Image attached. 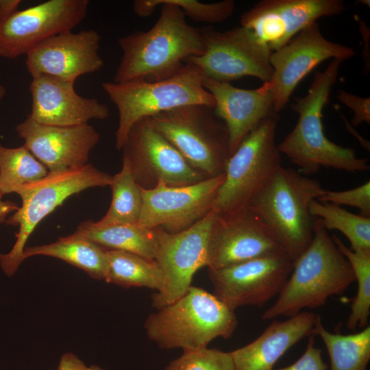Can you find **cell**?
<instances>
[{
    "instance_id": "obj_3",
    "label": "cell",
    "mask_w": 370,
    "mask_h": 370,
    "mask_svg": "<svg viewBox=\"0 0 370 370\" xmlns=\"http://www.w3.org/2000/svg\"><path fill=\"white\" fill-rule=\"evenodd\" d=\"M354 281L349 262L319 219L314 218L310 243L294 260L278 298L261 318L266 321L291 317L304 308L321 307L330 297L343 294Z\"/></svg>"
},
{
    "instance_id": "obj_15",
    "label": "cell",
    "mask_w": 370,
    "mask_h": 370,
    "mask_svg": "<svg viewBox=\"0 0 370 370\" xmlns=\"http://www.w3.org/2000/svg\"><path fill=\"white\" fill-rule=\"evenodd\" d=\"M354 55L353 48L327 40L317 22L303 29L286 45L271 52L273 74L268 82L275 112L278 114L286 106L299 83L320 63L330 58L344 61Z\"/></svg>"
},
{
    "instance_id": "obj_1",
    "label": "cell",
    "mask_w": 370,
    "mask_h": 370,
    "mask_svg": "<svg viewBox=\"0 0 370 370\" xmlns=\"http://www.w3.org/2000/svg\"><path fill=\"white\" fill-rule=\"evenodd\" d=\"M160 16L147 31L136 30L118 39L122 56L113 82L132 79L158 81L180 72L186 59L201 55L205 45L201 29L190 25L182 11L166 0H136L134 12Z\"/></svg>"
},
{
    "instance_id": "obj_9",
    "label": "cell",
    "mask_w": 370,
    "mask_h": 370,
    "mask_svg": "<svg viewBox=\"0 0 370 370\" xmlns=\"http://www.w3.org/2000/svg\"><path fill=\"white\" fill-rule=\"evenodd\" d=\"M277 117L263 121L229 157L212 209L225 214L248 207L282 166Z\"/></svg>"
},
{
    "instance_id": "obj_8",
    "label": "cell",
    "mask_w": 370,
    "mask_h": 370,
    "mask_svg": "<svg viewBox=\"0 0 370 370\" xmlns=\"http://www.w3.org/2000/svg\"><path fill=\"white\" fill-rule=\"evenodd\" d=\"M149 119L195 169L208 178L224 173L230 156L229 135L213 107L184 106Z\"/></svg>"
},
{
    "instance_id": "obj_12",
    "label": "cell",
    "mask_w": 370,
    "mask_h": 370,
    "mask_svg": "<svg viewBox=\"0 0 370 370\" xmlns=\"http://www.w3.org/2000/svg\"><path fill=\"white\" fill-rule=\"evenodd\" d=\"M215 217L211 210L190 227L177 233L156 228L158 250L154 261L164 280L161 291L152 296L159 309L182 297L191 286L194 274L207 267L210 232Z\"/></svg>"
},
{
    "instance_id": "obj_27",
    "label": "cell",
    "mask_w": 370,
    "mask_h": 370,
    "mask_svg": "<svg viewBox=\"0 0 370 370\" xmlns=\"http://www.w3.org/2000/svg\"><path fill=\"white\" fill-rule=\"evenodd\" d=\"M108 264L104 280L124 287H147L162 290V273L154 260L130 252L107 249Z\"/></svg>"
},
{
    "instance_id": "obj_22",
    "label": "cell",
    "mask_w": 370,
    "mask_h": 370,
    "mask_svg": "<svg viewBox=\"0 0 370 370\" xmlns=\"http://www.w3.org/2000/svg\"><path fill=\"white\" fill-rule=\"evenodd\" d=\"M203 86L212 95L214 112L227 127L230 156L263 121L278 116L269 82L256 89H243L203 76Z\"/></svg>"
},
{
    "instance_id": "obj_4",
    "label": "cell",
    "mask_w": 370,
    "mask_h": 370,
    "mask_svg": "<svg viewBox=\"0 0 370 370\" xmlns=\"http://www.w3.org/2000/svg\"><path fill=\"white\" fill-rule=\"evenodd\" d=\"M237 323L234 310L214 294L191 286L179 299L151 313L144 328L160 348L184 352L206 348L219 337H230Z\"/></svg>"
},
{
    "instance_id": "obj_24",
    "label": "cell",
    "mask_w": 370,
    "mask_h": 370,
    "mask_svg": "<svg viewBox=\"0 0 370 370\" xmlns=\"http://www.w3.org/2000/svg\"><path fill=\"white\" fill-rule=\"evenodd\" d=\"M74 233L107 249L125 251L151 260L156 256V228L138 223L99 225L89 220L79 223Z\"/></svg>"
},
{
    "instance_id": "obj_21",
    "label": "cell",
    "mask_w": 370,
    "mask_h": 370,
    "mask_svg": "<svg viewBox=\"0 0 370 370\" xmlns=\"http://www.w3.org/2000/svg\"><path fill=\"white\" fill-rule=\"evenodd\" d=\"M74 84L48 75L32 77V110L28 116L39 123L55 126L79 125L92 119H107L108 107L95 98L80 96Z\"/></svg>"
},
{
    "instance_id": "obj_7",
    "label": "cell",
    "mask_w": 370,
    "mask_h": 370,
    "mask_svg": "<svg viewBox=\"0 0 370 370\" xmlns=\"http://www.w3.org/2000/svg\"><path fill=\"white\" fill-rule=\"evenodd\" d=\"M112 177L88 163L79 168L49 172L42 179L20 187L15 193L21 199V206L5 222L18 227L16 239L8 253H0V266L5 275L12 276L16 272L24 260L29 237L44 218L75 194L89 188L110 186Z\"/></svg>"
},
{
    "instance_id": "obj_32",
    "label": "cell",
    "mask_w": 370,
    "mask_h": 370,
    "mask_svg": "<svg viewBox=\"0 0 370 370\" xmlns=\"http://www.w3.org/2000/svg\"><path fill=\"white\" fill-rule=\"evenodd\" d=\"M165 370H234L230 352L208 347L184 351Z\"/></svg>"
},
{
    "instance_id": "obj_17",
    "label": "cell",
    "mask_w": 370,
    "mask_h": 370,
    "mask_svg": "<svg viewBox=\"0 0 370 370\" xmlns=\"http://www.w3.org/2000/svg\"><path fill=\"white\" fill-rule=\"evenodd\" d=\"M223 180L224 173L186 186H169L160 182L152 188L140 187L143 204L137 223L169 233L190 227L212 210Z\"/></svg>"
},
{
    "instance_id": "obj_25",
    "label": "cell",
    "mask_w": 370,
    "mask_h": 370,
    "mask_svg": "<svg viewBox=\"0 0 370 370\" xmlns=\"http://www.w3.org/2000/svg\"><path fill=\"white\" fill-rule=\"evenodd\" d=\"M40 255L60 259L84 271L93 279H105L107 249L74 232L49 244L27 247L23 257L25 260Z\"/></svg>"
},
{
    "instance_id": "obj_23",
    "label": "cell",
    "mask_w": 370,
    "mask_h": 370,
    "mask_svg": "<svg viewBox=\"0 0 370 370\" xmlns=\"http://www.w3.org/2000/svg\"><path fill=\"white\" fill-rule=\"evenodd\" d=\"M317 315L300 312L273 321L251 343L230 352L234 370H273L277 361L304 338L312 335Z\"/></svg>"
},
{
    "instance_id": "obj_11",
    "label": "cell",
    "mask_w": 370,
    "mask_h": 370,
    "mask_svg": "<svg viewBox=\"0 0 370 370\" xmlns=\"http://www.w3.org/2000/svg\"><path fill=\"white\" fill-rule=\"evenodd\" d=\"M121 150L136 183L144 189L154 188L160 182L182 186L208 178L187 162L149 118L132 125Z\"/></svg>"
},
{
    "instance_id": "obj_31",
    "label": "cell",
    "mask_w": 370,
    "mask_h": 370,
    "mask_svg": "<svg viewBox=\"0 0 370 370\" xmlns=\"http://www.w3.org/2000/svg\"><path fill=\"white\" fill-rule=\"evenodd\" d=\"M340 251L353 270L357 282V292L352 299L347 328L354 331L369 325L370 314V251H355L346 246L336 236H332Z\"/></svg>"
},
{
    "instance_id": "obj_26",
    "label": "cell",
    "mask_w": 370,
    "mask_h": 370,
    "mask_svg": "<svg viewBox=\"0 0 370 370\" xmlns=\"http://www.w3.org/2000/svg\"><path fill=\"white\" fill-rule=\"evenodd\" d=\"M320 336L327 349L331 370H367L370 360V327L344 335L330 332L317 315L312 335Z\"/></svg>"
},
{
    "instance_id": "obj_6",
    "label": "cell",
    "mask_w": 370,
    "mask_h": 370,
    "mask_svg": "<svg viewBox=\"0 0 370 370\" xmlns=\"http://www.w3.org/2000/svg\"><path fill=\"white\" fill-rule=\"evenodd\" d=\"M325 189L319 181L281 166L250 203L295 260L309 245L313 221L309 206Z\"/></svg>"
},
{
    "instance_id": "obj_10",
    "label": "cell",
    "mask_w": 370,
    "mask_h": 370,
    "mask_svg": "<svg viewBox=\"0 0 370 370\" xmlns=\"http://www.w3.org/2000/svg\"><path fill=\"white\" fill-rule=\"evenodd\" d=\"M204 52L186 60L201 71L205 77L230 83L245 76L263 82L271 79L273 69L271 51L249 29L236 27L226 31L212 27L201 29Z\"/></svg>"
},
{
    "instance_id": "obj_2",
    "label": "cell",
    "mask_w": 370,
    "mask_h": 370,
    "mask_svg": "<svg viewBox=\"0 0 370 370\" xmlns=\"http://www.w3.org/2000/svg\"><path fill=\"white\" fill-rule=\"evenodd\" d=\"M333 59L323 71H317L307 93L294 98L291 110L298 114L293 129L280 144L278 149L304 175L314 174L321 168L349 173L369 170L368 160L358 158L354 149L338 145L323 132V110L336 82L341 63Z\"/></svg>"
},
{
    "instance_id": "obj_28",
    "label": "cell",
    "mask_w": 370,
    "mask_h": 370,
    "mask_svg": "<svg viewBox=\"0 0 370 370\" xmlns=\"http://www.w3.org/2000/svg\"><path fill=\"white\" fill-rule=\"evenodd\" d=\"M110 186L112 190L110 208L95 223L99 225L137 223L143 204L141 188L125 160L121 171L112 177Z\"/></svg>"
},
{
    "instance_id": "obj_13",
    "label": "cell",
    "mask_w": 370,
    "mask_h": 370,
    "mask_svg": "<svg viewBox=\"0 0 370 370\" xmlns=\"http://www.w3.org/2000/svg\"><path fill=\"white\" fill-rule=\"evenodd\" d=\"M284 254L288 255L278 238L249 207L225 214L215 212L208 241V269Z\"/></svg>"
},
{
    "instance_id": "obj_40",
    "label": "cell",
    "mask_w": 370,
    "mask_h": 370,
    "mask_svg": "<svg viewBox=\"0 0 370 370\" xmlns=\"http://www.w3.org/2000/svg\"><path fill=\"white\" fill-rule=\"evenodd\" d=\"M360 2H361L362 4H365L366 5H368V7H369V0H360L359 1Z\"/></svg>"
},
{
    "instance_id": "obj_36",
    "label": "cell",
    "mask_w": 370,
    "mask_h": 370,
    "mask_svg": "<svg viewBox=\"0 0 370 370\" xmlns=\"http://www.w3.org/2000/svg\"><path fill=\"white\" fill-rule=\"evenodd\" d=\"M273 370H328V365L322 358L320 348L314 346L313 335L308 336L304 353L292 365Z\"/></svg>"
},
{
    "instance_id": "obj_20",
    "label": "cell",
    "mask_w": 370,
    "mask_h": 370,
    "mask_svg": "<svg viewBox=\"0 0 370 370\" xmlns=\"http://www.w3.org/2000/svg\"><path fill=\"white\" fill-rule=\"evenodd\" d=\"M15 130L24 146L49 172L76 169L88 164L90 151L100 140L88 123L55 126L39 123L27 116Z\"/></svg>"
},
{
    "instance_id": "obj_39",
    "label": "cell",
    "mask_w": 370,
    "mask_h": 370,
    "mask_svg": "<svg viewBox=\"0 0 370 370\" xmlns=\"http://www.w3.org/2000/svg\"><path fill=\"white\" fill-rule=\"evenodd\" d=\"M5 92L6 90H5V87L3 85L0 84V106L5 95Z\"/></svg>"
},
{
    "instance_id": "obj_5",
    "label": "cell",
    "mask_w": 370,
    "mask_h": 370,
    "mask_svg": "<svg viewBox=\"0 0 370 370\" xmlns=\"http://www.w3.org/2000/svg\"><path fill=\"white\" fill-rule=\"evenodd\" d=\"M119 114L116 147L121 150L137 121L188 105L214 107L212 95L203 86V75L195 66L185 64L173 76L158 81L132 79L106 82L101 85Z\"/></svg>"
},
{
    "instance_id": "obj_37",
    "label": "cell",
    "mask_w": 370,
    "mask_h": 370,
    "mask_svg": "<svg viewBox=\"0 0 370 370\" xmlns=\"http://www.w3.org/2000/svg\"><path fill=\"white\" fill-rule=\"evenodd\" d=\"M58 370H106L97 365L86 366L75 355L68 352L63 354L60 360Z\"/></svg>"
},
{
    "instance_id": "obj_19",
    "label": "cell",
    "mask_w": 370,
    "mask_h": 370,
    "mask_svg": "<svg viewBox=\"0 0 370 370\" xmlns=\"http://www.w3.org/2000/svg\"><path fill=\"white\" fill-rule=\"evenodd\" d=\"M101 36L95 29L64 32L40 43L26 54L32 77L48 75L75 83L83 75L103 66L99 53Z\"/></svg>"
},
{
    "instance_id": "obj_38",
    "label": "cell",
    "mask_w": 370,
    "mask_h": 370,
    "mask_svg": "<svg viewBox=\"0 0 370 370\" xmlns=\"http://www.w3.org/2000/svg\"><path fill=\"white\" fill-rule=\"evenodd\" d=\"M1 197L2 195L0 193V224L5 223L8 216L19 208L16 203L10 200L3 201Z\"/></svg>"
},
{
    "instance_id": "obj_30",
    "label": "cell",
    "mask_w": 370,
    "mask_h": 370,
    "mask_svg": "<svg viewBox=\"0 0 370 370\" xmlns=\"http://www.w3.org/2000/svg\"><path fill=\"white\" fill-rule=\"evenodd\" d=\"M48 169L24 146L8 148L0 143V193H16L22 186L42 179Z\"/></svg>"
},
{
    "instance_id": "obj_14",
    "label": "cell",
    "mask_w": 370,
    "mask_h": 370,
    "mask_svg": "<svg viewBox=\"0 0 370 370\" xmlns=\"http://www.w3.org/2000/svg\"><path fill=\"white\" fill-rule=\"evenodd\" d=\"M88 0H49L0 17V57L14 59L86 18Z\"/></svg>"
},
{
    "instance_id": "obj_34",
    "label": "cell",
    "mask_w": 370,
    "mask_h": 370,
    "mask_svg": "<svg viewBox=\"0 0 370 370\" xmlns=\"http://www.w3.org/2000/svg\"><path fill=\"white\" fill-rule=\"evenodd\" d=\"M318 201L336 206H349L360 210V214L370 217V182L345 190H325Z\"/></svg>"
},
{
    "instance_id": "obj_35",
    "label": "cell",
    "mask_w": 370,
    "mask_h": 370,
    "mask_svg": "<svg viewBox=\"0 0 370 370\" xmlns=\"http://www.w3.org/2000/svg\"><path fill=\"white\" fill-rule=\"evenodd\" d=\"M337 99L354 112L351 123L358 126L365 122L370 123V97H362L342 89L337 91Z\"/></svg>"
},
{
    "instance_id": "obj_33",
    "label": "cell",
    "mask_w": 370,
    "mask_h": 370,
    "mask_svg": "<svg viewBox=\"0 0 370 370\" xmlns=\"http://www.w3.org/2000/svg\"><path fill=\"white\" fill-rule=\"evenodd\" d=\"M179 8L185 16L196 22L208 24L221 23L230 18L236 3L233 0H224L215 3H202L197 0H166Z\"/></svg>"
},
{
    "instance_id": "obj_29",
    "label": "cell",
    "mask_w": 370,
    "mask_h": 370,
    "mask_svg": "<svg viewBox=\"0 0 370 370\" xmlns=\"http://www.w3.org/2000/svg\"><path fill=\"white\" fill-rule=\"evenodd\" d=\"M309 210L312 217L319 219L327 230H336L345 236L352 250L370 251V217L318 200L310 203Z\"/></svg>"
},
{
    "instance_id": "obj_18",
    "label": "cell",
    "mask_w": 370,
    "mask_h": 370,
    "mask_svg": "<svg viewBox=\"0 0 370 370\" xmlns=\"http://www.w3.org/2000/svg\"><path fill=\"white\" fill-rule=\"evenodd\" d=\"M345 9L343 0H262L243 12L240 23L273 51L318 18Z\"/></svg>"
},
{
    "instance_id": "obj_16",
    "label": "cell",
    "mask_w": 370,
    "mask_h": 370,
    "mask_svg": "<svg viewBox=\"0 0 370 370\" xmlns=\"http://www.w3.org/2000/svg\"><path fill=\"white\" fill-rule=\"evenodd\" d=\"M294 260L287 254L247 260L217 270L208 269L214 295L230 309L261 307L278 295Z\"/></svg>"
}]
</instances>
